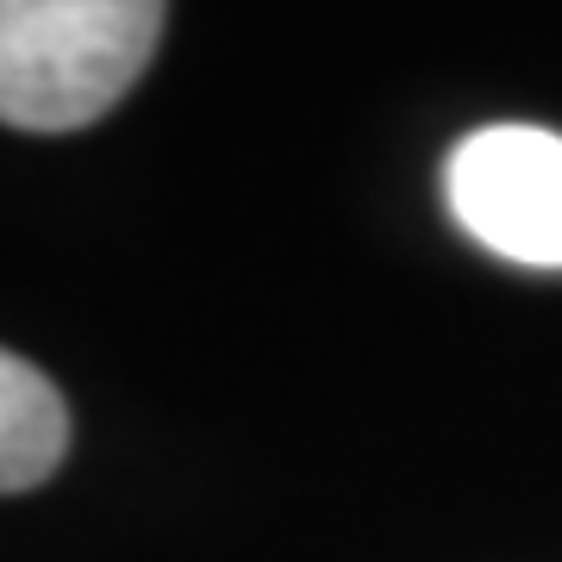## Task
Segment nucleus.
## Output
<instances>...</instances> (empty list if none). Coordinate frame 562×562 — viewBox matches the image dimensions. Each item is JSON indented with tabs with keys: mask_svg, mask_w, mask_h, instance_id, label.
<instances>
[{
	"mask_svg": "<svg viewBox=\"0 0 562 562\" xmlns=\"http://www.w3.org/2000/svg\"><path fill=\"white\" fill-rule=\"evenodd\" d=\"M443 201L494 257L562 269V138L543 125H482L443 162Z\"/></svg>",
	"mask_w": 562,
	"mask_h": 562,
	"instance_id": "2",
	"label": "nucleus"
},
{
	"mask_svg": "<svg viewBox=\"0 0 562 562\" xmlns=\"http://www.w3.org/2000/svg\"><path fill=\"white\" fill-rule=\"evenodd\" d=\"M69 450V406L44 369L0 350V494L38 487Z\"/></svg>",
	"mask_w": 562,
	"mask_h": 562,
	"instance_id": "3",
	"label": "nucleus"
},
{
	"mask_svg": "<svg viewBox=\"0 0 562 562\" xmlns=\"http://www.w3.org/2000/svg\"><path fill=\"white\" fill-rule=\"evenodd\" d=\"M157 0H0V125L76 132L101 120L162 38Z\"/></svg>",
	"mask_w": 562,
	"mask_h": 562,
	"instance_id": "1",
	"label": "nucleus"
}]
</instances>
